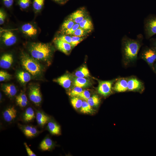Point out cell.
Returning a JSON list of instances; mask_svg holds the SVG:
<instances>
[{
	"label": "cell",
	"instance_id": "cell-1",
	"mask_svg": "<svg viewBox=\"0 0 156 156\" xmlns=\"http://www.w3.org/2000/svg\"><path fill=\"white\" fill-rule=\"evenodd\" d=\"M143 35H138L135 39L124 36L121 40L122 62L125 66L133 64L137 61L140 49L142 45Z\"/></svg>",
	"mask_w": 156,
	"mask_h": 156
},
{
	"label": "cell",
	"instance_id": "cell-2",
	"mask_svg": "<svg viewBox=\"0 0 156 156\" xmlns=\"http://www.w3.org/2000/svg\"><path fill=\"white\" fill-rule=\"evenodd\" d=\"M29 51L31 56L36 60L47 62L51 57L52 50L48 44L33 42L30 45Z\"/></svg>",
	"mask_w": 156,
	"mask_h": 156
},
{
	"label": "cell",
	"instance_id": "cell-3",
	"mask_svg": "<svg viewBox=\"0 0 156 156\" xmlns=\"http://www.w3.org/2000/svg\"><path fill=\"white\" fill-rule=\"evenodd\" d=\"M20 59L23 68L33 77H38L42 75L43 67L38 60L25 53H22Z\"/></svg>",
	"mask_w": 156,
	"mask_h": 156
},
{
	"label": "cell",
	"instance_id": "cell-4",
	"mask_svg": "<svg viewBox=\"0 0 156 156\" xmlns=\"http://www.w3.org/2000/svg\"><path fill=\"white\" fill-rule=\"evenodd\" d=\"M144 30L145 37L150 39L156 34V15L150 14L144 21Z\"/></svg>",
	"mask_w": 156,
	"mask_h": 156
},
{
	"label": "cell",
	"instance_id": "cell-5",
	"mask_svg": "<svg viewBox=\"0 0 156 156\" xmlns=\"http://www.w3.org/2000/svg\"><path fill=\"white\" fill-rule=\"evenodd\" d=\"M140 57L147 63L153 71L154 64L156 61V49L150 46H145L140 53Z\"/></svg>",
	"mask_w": 156,
	"mask_h": 156
},
{
	"label": "cell",
	"instance_id": "cell-6",
	"mask_svg": "<svg viewBox=\"0 0 156 156\" xmlns=\"http://www.w3.org/2000/svg\"><path fill=\"white\" fill-rule=\"evenodd\" d=\"M29 96L30 100L37 105L40 104L42 100V94L38 85H31L29 89Z\"/></svg>",
	"mask_w": 156,
	"mask_h": 156
},
{
	"label": "cell",
	"instance_id": "cell-7",
	"mask_svg": "<svg viewBox=\"0 0 156 156\" xmlns=\"http://www.w3.org/2000/svg\"><path fill=\"white\" fill-rule=\"evenodd\" d=\"M127 78L128 90L141 92L144 90V85L138 79L133 76Z\"/></svg>",
	"mask_w": 156,
	"mask_h": 156
},
{
	"label": "cell",
	"instance_id": "cell-8",
	"mask_svg": "<svg viewBox=\"0 0 156 156\" xmlns=\"http://www.w3.org/2000/svg\"><path fill=\"white\" fill-rule=\"evenodd\" d=\"M113 83V81H100L98 88V93L104 96L108 95L112 92Z\"/></svg>",
	"mask_w": 156,
	"mask_h": 156
},
{
	"label": "cell",
	"instance_id": "cell-9",
	"mask_svg": "<svg viewBox=\"0 0 156 156\" xmlns=\"http://www.w3.org/2000/svg\"><path fill=\"white\" fill-rule=\"evenodd\" d=\"M54 43L57 49L66 55H68L72 47L69 43L64 41L57 38L54 40Z\"/></svg>",
	"mask_w": 156,
	"mask_h": 156
},
{
	"label": "cell",
	"instance_id": "cell-10",
	"mask_svg": "<svg viewBox=\"0 0 156 156\" xmlns=\"http://www.w3.org/2000/svg\"><path fill=\"white\" fill-rule=\"evenodd\" d=\"M74 79L71 76L68 74L64 75L55 79L54 81L61 85L64 88L67 89L71 86Z\"/></svg>",
	"mask_w": 156,
	"mask_h": 156
},
{
	"label": "cell",
	"instance_id": "cell-11",
	"mask_svg": "<svg viewBox=\"0 0 156 156\" xmlns=\"http://www.w3.org/2000/svg\"><path fill=\"white\" fill-rule=\"evenodd\" d=\"M1 39L4 44L7 46H10L15 44L17 38L14 33L11 31H6L1 36Z\"/></svg>",
	"mask_w": 156,
	"mask_h": 156
},
{
	"label": "cell",
	"instance_id": "cell-12",
	"mask_svg": "<svg viewBox=\"0 0 156 156\" xmlns=\"http://www.w3.org/2000/svg\"><path fill=\"white\" fill-rule=\"evenodd\" d=\"M87 17V12L85 9L80 8L71 14L69 17L75 23L79 24Z\"/></svg>",
	"mask_w": 156,
	"mask_h": 156
},
{
	"label": "cell",
	"instance_id": "cell-13",
	"mask_svg": "<svg viewBox=\"0 0 156 156\" xmlns=\"http://www.w3.org/2000/svg\"><path fill=\"white\" fill-rule=\"evenodd\" d=\"M113 88L117 92H123L128 90L127 78L121 77L117 79Z\"/></svg>",
	"mask_w": 156,
	"mask_h": 156
},
{
	"label": "cell",
	"instance_id": "cell-14",
	"mask_svg": "<svg viewBox=\"0 0 156 156\" xmlns=\"http://www.w3.org/2000/svg\"><path fill=\"white\" fill-rule=\"evenodd\" d=\"M13 62L12 55L10 53H5L1 57L0 60L1 68L8 69L10 68Z\"/></svg>",
	"mask_w": 156,
	"mask_h": 156
},
{
	"label": "cell",
	"instance_id": "cell-15",
	"mask_svg": "<svg viewBox=\"0 0 156 156\" xmlns=\"http://www.w3.org/2000/svg\"><path fill=\"white\" fill-rule=\"evenodd\" d=\"M17 112L16 110L14 107L7 108L3 113L4 119L8 122L13 121L17 116Z\"/></svg>",
	"mask_w": 156,
	"mask_h": 156
},
{
	"label": "cell",
	"instance_id": "cell-16",
	"mask_svg": "<svg viewBox=\"0 0 156 156\" xmlns=\"http://www.w3.org/2000/svg\"><path fill=\"white\" fill-rule=\"evenodd\" d=\"M21 29L24 34L30 37L35 36L37 33V29L29 23L23 25L21 27Z\"/></svg>",
	"mask_w": 156,
	"mask_h": 156
},
{
	"label": "cell",
	"instance_id": "cell-17",
	"mask_svg": "<svg viewBox=\"0 0 156 156\" xmlns=\"http://www.w3.org/2000/svg\"><path fill=\"white\" fill-rule=\"evenodd\" d=\"M2 89L5 95L10 98L14 96L17 93V89L13 84H3L2 86Z\"/></svg>",
	"mask_w": 156,
	"mask_h": 156
},
{
	"label": "cell",
	"instance_id": "cell-18",
	"mask_svg": "<svg viewBox=\"0 0 156 156\" xmlns=\"http://www.w3.org/2000/svg\"><path fill=\"white\" fill-rule=\"evenodd\" d=\"M17 78L21 83L24 84L29 81L31 79V74L28 72L20 71L16 73Z\"/></svg>",
	"mask_w": 156,
	"mask_h": 156
},
{
	"label": "cell",
	"instance_id": "cell-19",
	"mask_svg": "<svg viewBox=\"0 0 156 156\" xmlns=\"http://www.w3.org/2000/svg\"><path fill=\"white\" fill-rule=\"evenodd\" d=\"M79 27L89 33L93 29L92 21L89 17H87L79 24Z\"/></svg>",
	"mask_w": 156,
	"mask_h": 156
},
{
	"label": "cell",
	"instance_id": "cell-20",
	"mask_svg": "<svg viewBox=\"0 0 156 156\" xmlns=\"http://www.w3.org/2000/svg\"><path fill=\"white\" fill-rule=\"evenodd\" d=\"M73 83L75 86L81 88L88 87L90 85V81L83 77H77L74 79Z\"/></svg>",
	"mask_w": 156,
	"mask_h": 156
},
{
	"label": "cell",
	"instance_id": "cell-21",
	"mask_svg": "<svg viewBox=\"0 0 156 156\" xmlns=\"http://www.w3.org/2000/svg\"><path fill=\"white\" fill-rule=\"evenodd\" d=\"M36 119L38 124L43 126L48 122L49 118L44 113L38 112L36 115Z\"/></svg>",
	"mask_w": 156,
	"mask_h": 156
},
{
	"label": "cell",
	"instance_id": "cell-22",
	"mask_svg": "<svg viewBox=\"0 0 156 156\" xmlns=\"http://www.w3.org/2000/svg\"><path fill=\"white\" fill-rule=\"evenodd\" d=\"M47 127L50 132L53 135H57L60 133V128L56 123L50 121L48 122Z\"/></svg>",
	"mask_w": 156,
	"mask_h": 156
},
{
	"label": "cell",
	"instance_id": "cell-23",
	"mask_svg": "<svg viewBox=\"0 0 156 156\" xmlns=\"http://www.w3.org/2000/svg\"><path fill=\"white\" fill-rule=\"evenodd\" d=\"M23 131L25 135L28 137H34L38 133L36 128L31 126H25L23 129Z\"/></svg>",
	"mask_w": 156,
	"mask_h": 156
},
{
	"label": "cell",
	"instance_id": "cell-24",
	"mask_svg": "<svg viewBox=\"0 0 156 156\" xmlns=\"http://www.w3.org/2000/svg\"><path fill=\"white\" fill-rule=\"evenodd\" d=\"M53 145L52 140L50 138L47 137L44 139L41 142L40 147V149L43 151L49 150Z\"/></svg>",
	"mask_w": 156,
	"mask_h": 156
},
{
	"label": "cell",
	"instance_id": "cell-25",
	"mask_svg": "<svg viewBox=\"0 0 156 156\" xmlns=\"http://www.w3.org/2000/svg\"><path fill=\"white\" fill-rule=\"evenodd\" d=\"M34 110L31 107H28L26 110L23 116L24 120L26 122L31 121L35 118Z\"/></svg>",
	"mask_w": 156,
	"mask_h": 156
},
{
	"label": "cell",
	"instance_id": "cell-26",
	"mask_svg": "<svg viewBox=\"0 0 156 156\" xmlns=\"http://www.w3.org/2000/svg\"><path fill=\"white\" fill-rule=\"evenodd\" d=\"M75 75L78 77H87L90 76L89 70L85 66L81 67L75 73Z\"/></svg>",
	"mask_w": 156,
	"mask_h": 156
},
{
	"label": "cell",
	"instance_id": "cell-27",
	"mask_svg": "<svg viewBox=\"0 0 156 156\" xmlns=\"http://www.w3.org/2000/svg\"><path fill=\"white\" fill-rule=\"evenodd\" d=\"M75 23L70 18L68 17L62 23L61 27V31L63 32L64 31L70 29Z\"/></svg>",
	"mask_w": 156,
	"mask_h": 156
},
{
	"label": "cell",
	"instance_id": "cell-28",
	"mask_svg": "<svg viewBox=\"0 0 156 156\" xmlns=\"http://www.w3.org/2000/svg\"><path fill=\"white\" fill-rule=\"evenodd\" d=\"M93 109L91 106L86 101H83L80 109V112L83 114H90L93 112Z\"/></svg>",
	"mask_w": 156,
	"mask_h": 156
},
{
	"label": "cell",
	"instance_id": "cell-29",
	"mask_svg": "<svg viewBox=\"0 0 156 156\" xmlns=\"http://www.w3.org/2000/svg\"><path fill=\"white\" fill-rule=\"evenodd\" d=\"M81 99V98L77 96L72 97L71 102L73 106L75 109H77L81 108L83 102Z\"/></svg>",
	"mask_w": 156,
	"mask_h": 156
},
{
	"label": "cell",
	"instance_id": "cell-30",
	"mask_svg": "<svg viewBox=\"0 0 156 156\" xmlns=\"http://www.w3.org/2000/svg\"><path fill=\"white\" fill-rule=\"evenodd\" d=\"M86 101L92 107H96L100 103V99L97 95L94 94L90 97Z\"/></svg>",
	"mask_w": 156,
	"mask_h": 156
},
{
	"label": "cell",
	"instance_id": "cell-31",
	"mask_svg": "<svg viewBox=\"0 0 156 156\" xmlns=\"http://www.w3.org/2000/svg\"><path fill=\"white\" fill-rule=\"evenodd\" d=\"M44 0H34L33 6L37 12L40 11L42 9L44 3Z\"/></svg>",
	"mask_w": 156,
	"mask_h": 156
},
{
	"label": "cell",
	"instance_id": "cell-32",
	"mask_svg": "<svg viewBox=\"0 0 156 156\" xmlns=\"http://www.w3.org/2000/svg\"><path fill=\"white\" fill-rule=\"evenodd\" d=\"M83 90L81 88L75 86L68 92V94L72 97L78 96Z\"/></svg>",
	"mask_w": 156,
	"mask_h": 156
},
{
	"label": "cell",
	"instance_id": "cell-33",
	"mask_svg": "<svg viewBox=\"0 0 156 156\" xmlns=\"http://www.w3.org/2000/svg\"><path fill=\"white\" fill-rule=\"evenodd\" d=\"M71 44L72 48L77 46L84 39V37H79L72 36Z\"/></svg>",
	"mask_w": 156,
	"mask_h": 156
},
{
	"label": "cell",
	"instance_id": "cell-34",
	"mask_svg": "<svg viewBox=\"0 0 156 156\" xmlns=\"http://www.w3.org/2000/svg\"><path fill=\"white\" fill-rule=\"evenodd\" d=\"M12 78V75L6 71L1 70L0 71V82L10 80Z\"/></svg>",
	"mask_w": 156,
	"mask_h": 156
},
{
	"label": "cell",
	"instance_id": "cell-35",
	"mask_svg": "<svg viewBox=\"0 0 156 156\" xmlns=\"http://www.w3.org/2000/svg\"><path fill=\"white\" fill-rule=\"evenodd\" d=\"M88 33L79 27L75 31L72 36L84 37L87 36Z\"/></svg>",
	"mask_w": 156,
	"mask_h": 156
},
{
	"label": "cell",
	"instance_id": "cell-36",
	"mask_svg": "<svg viewBox=\"0 0 156 156\" xmlns=\"http://www.w3.org/2000/svg\"><path fill=\"white\" fill-rule=\"evenodd\" d=\"M79 27V24L75 23L71 28L64 31L62 33L64 34L72 36L75 31Z\"/></svg>",
	"mask_w": 156,
	"mask_h": 156
},
{
	"label": "cell",
	"instance_id": "cell-37",
	"mask_svg": "<svg viewBox=\"0 0 156 156\" xmlns=\"http://www.w3.org/2000/svg\"><path fill=\"white\" fill-rule=\"evenodd\" d=\"M30 2V0H19L18 3L21 8L26 9L29 7Z\"/></svg>",
	"mask_w": 156,
	"mask_h": 156
},
{
	"label": "cell",
	"instance_id": "cell-38",
	"mask_svg": "<svg viewBox=\"0 0 156 156\" xmlns=\"http://www.w3.org/2000/svg\"><path fill=\"white\" fill-rule=\"evenodd\" d=\"M77 97H79L81 99L87 101L90 97V93L88 90H83V91Z\"/></svg>",
	"mask_w": 156,
	"mask_h": 156
},
{
	"label": "cell",
	"instance_id": "cell-39",
	"mask_svg": "<svg viewBox=\"0 0 156 156\" xmlns=\"http://www.w3.org/2000/svg\"><path fill=\"white\" fill-rule=\"evenodd\" d=\"M57 38L71 44L72 37L70 35L64 34L59 36Z\"/></svg>",
	"mask_w": 156,
	"mask_h": 156
},
{
	"label": "cell",
	"instance_id": "cell-40",
	"mask_svg": "<svg viewBox=\"0 0 156 156\" xmlns=\"http://www.w3.org/2000/svg\"><path fill=\"white\" fill-rule=\"evenodd\" d=\"M16 101H22L28 103V99L25 94L21 93L17 96L16 98Z\"/></svg>",
	"mask_w": 156,
	"mask_h": 156
},
{
	"label": "cell",
	"instance_id": "cell-41",
	"mask_svg": "<svg viewBox=\"0 0 156 156\" xmlns=\"http://www.w3.org/2000/svg\"><path fill=\"white\" fill-rule=\"evenodd\" d=\"M6 17V14L4 12L2 9L0 10V24H3Z\"/></svg>",
	"mask_w": 156,
	"mask_h": 156
},
{
	"label": "cell",
	"instance_id": "cell-42",
	"mask_svg": "<svg viewBox=\"0 0 156 156\" xmlns=\"http://www.w3.org/2000/svg\"><path fill=\"white\" fill-rule=\"evenodd\" d=\"M24 145L25 146V148L29 156H36V155L32 151L27 145V144L25 142Z\"/></svg>",
	"mask_w": 156,
	"mask_h": 156
},
{
	"label": "cell",
	"instance_id": "cell-43",
	"mask_svg": "<svg viewBox=\"0 0 156 156\" xmlns=\"http://www.w3.org/2000/svg\"><path fill=\"white\" fill-rule=\"evenodd\" d=\"M4 5L7 8H10L13 4L14 0H2Z\"/></svg>",
	"mask_w": 156,
	"mask_h": 156
},
{
	"label": "cell",
	"instance_id": "cell-44",
	"mask_svg": "<svg viewBox=\"0 0 156 156\" xmlns=\"http://www.w3.org/2000/svg\"><path fill=\"white\" fill-rule=\"evenodd\" d=\"M150 47L156 49V37L150 39Z\"/></svg>",
	"mask_w": 156,
	"mask_h": 156
},
{
	"label": "cell",
	"instance_id": "cell-45",
	"mask_svg": "<svg viewBox=\"0 0 156 156\" xmlns=\"http://www.w3.org/2000/svg\"><path fill=\"white\" fill-rule=\"evenodd\" d=\"M59 3H64L65 0H53Z\"/></svg>",
	"mask_w": 156,
	"mask_h": 156
},
{
	"label": "cell",
	"instance_id": "cell-46",
	"mask_svg": "<svg viewBox=\"0 0 156 156\" xmlns=\"http://www.w3.org/2000/svg\"><path fill=\"white\" fill-rule=\"evenodd\" d=\"M153 71L156 74V61L154 64V70Z\"/></svg>",
	"mask_w": 156,
	"mask_h": 156
},
{
	"label": "cell",
	"instance_id": "cell-47",
	"mask_svg": "<svg viewBox=\"0 0 156 156\" xmlns=\"http://www.w3.org/2000/svg\"><path fill=\"white\" fill-rule=\"evenodd\" d=\"M2 98V94L1 93H0V100Z\"/></svg>",
	"mask_w": 156,
	"mask_h": 156
}]
</instances>
